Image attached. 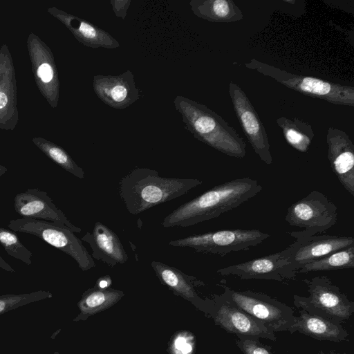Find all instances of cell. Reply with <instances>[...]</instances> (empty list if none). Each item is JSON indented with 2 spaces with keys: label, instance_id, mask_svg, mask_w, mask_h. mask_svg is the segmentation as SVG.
Masks as SVG:
<instances>
[{
  "label": "cell",
  "instance_id": "cell-1",
  "mask_svg": "<svg viewBox=\"0 0 354 354\" xmlns=\"http://www.w3.org/2000/svg\"><path fill=\"white\" fill-rule=\"evenodd\" d=\"M263 187L250 178L218 185L180 205L162 221L164 227H188L232 210L261 192Z\"/></svg>",
  "mask_w": 354,
  "mask_h": 354
},
{
  "label": "cell",
  "instance_id": "cell-2",
  "mask_svg": "<svg viewBox=\"0 0 354 354\" xmlns=\"http://www.w3.org/2000/svg\"><path fill=\"white\" fill-rule=\"evenodd\" d=\"M202 183L195 178L161 177L154 169L136 167L120 179L118 192L128 212L137 215L180 197Z\"/></svg>",
  "mask_w": 354,
  "mask_h": 354
},
{
  "label": "cell",
  "instance_id": "cell-3",
  "mask_svg": "<svg viewBox=\"0 0 354 354\" xmlns=\"http://www.w3.org/2000/svg\"><path fill=\"white\" fill-rule=\"evenodd\" d=\"M185 129L198 140L230 157L245 156L246 145L236 130L205 105L183 95L174 100Z\"/></svg>",
  "mask_w": 354,
  "mask_h": 354
},
{
  "label": "cell",
  "instance_id": "cell-4",
  "mask_svg": "<svg viewBox=\"0 0 354 354\" xmlns=\"http://www.w3.org/2000/svg\"><path fill=\"white\" fill-rule=\"evenodd\" d=\"M247 68L268 76L285 86L305 95L325 100L336 105L354 106V88L311 76L286 72L272 65L252 59Z\"/></svg>",
  "mask_w": 354,
  "mask_h": 354
},
{
  "label": "cell",
  "instance_id": "cell-5",
  "mask_svg": "<svg viewBox=\"0 0 354 354\" xmlns=\"http://www.w3.org/2000/svg\"><path fill=\"white\" fill-rule=\"evenodd\" d=\"M308 297L293 295V304L308 313L341 324L349 320L354 303L326 276L304 279Z\"/></svg>",
  "mask_w": 354,
  "mask_h": 354
},
{
  "label": "cell",
  "instance_id": "cell-6",
  "mask_svg": "<svg viewBox=\"0 0 354 354\" xmlns=\"http://www.w3.org/2000/svg\"><path fill=\"white\" fill-rule=\"evenodd\" d=\"M219 286L223 288L220 295L223 299L257 318L274 333L289 332L295 323L294 310L272 297L250 290H236L223 281Z\"/></svg>",
  "mask_w": 354,
  "mask_h": 354
},
{
  "label": "cell",
  "instance_id": "cell-7",
  "mask_svg": "<svg viewBox=\"0 0 354 354\" xmlns=\"http://www.w3.org/2000/svg\"><path fill=\"white\" fill-rule=\"evenodd\" d=\"M288 234L296 240L286 249L219 268L216 272L222 276H236L241 279L273 280L282 283L294 279L297 270L291 261V257L303 243V237L297 231Z\"/></svg>",
  "mask_w": 354,
  "mask_h": 354
},
{
  "label": "cell",
  "instance_id": "cell-8",
  "mask_svg": "<svg viewBox=\"0 0 354 354\" xmlns=\"http://www.w3.org/2000/svg\"><path fill=\"white\" fill-rule=\"evenodd\" d=\"M8 227L15 232L36 236L71 257L79 268L86 271L95 266V263L82 241L65 225L55 223L21 218L11 220Z\"/></svg>",
  "mask_w": 354,
  "mask_h": 354
},
{
  "label": "cell",
  "instance_id": "cell-9",
  "mask_svg": "<svg viewBox=\"0 0 354 354\" xmlns=\"http://www.w3.org/2000/svg\"><path fill=\"white\" fill-rule=\"evenodd\" d=\"M270 236L256 229L222 230L172 240L174 247L190 248L198 252L225 256L231 252L245 251Z\"/></svg>",
  "mask_w": 354,
  "mask_h": 354
},
{
  "label": "cell",
  "instance_id": "cell-10",
  "mask_svg": "<svg viewBox=\"0 0 354 354\" xmlns=\"http://www.w3.org/2000/svg\"><path fill=\"white\" fill-rule=\"evenodd\" d=\"M337 216V207L322 192L313 190L289 207L285 221L291 226L303 228L298 231L300 234L310 236L335 225Z\"/></svg>",
  "mask_w": 354,
  "mask_h": 354
},
{
  "label": "cell",
  "instance_id": "cell-11",
  "mask_svg": "<svg viewBox=\"0 0 354 354\" xmlns=\"http://www.w3.org/2000/svg\"><path fill=\"white\" fill-rule=\"evenodd\" d=\"M228 91L236 115L253 150L264 163L271 165L273 160L268 137L259 114L239 85L230 82Z\"/></svg>",
  "mask_w": 354,
  "mask_h": 354
},
{
  "label": "cell",
  "instance_id": "cell-12",
  "mask_svg": "<svg viewBox=\"0 0 354 354\" xmlns=\"http://www.w3.org/2000/svg\"><path fill=\"white\" fill-rule=\"evenodd\" d=\"M27 47L37 88L50 106L56 108L59 99L60 82L53 54L33 32L28 35Z\"/></svg>",
  "mask_w": 354,
  "mask_h": 354
},
{
  "label": "cell",
  "instance_id": "cell-13",
  "mask_svg": "<svg viewBox=\"0 0 354 354\" xmlns=\"http://www.w3.org/2000/svg\"><path fill=\"white\" fill-rule=\"evenodd\" d=\"M214 302L212 317L215 324L226 332L234 334L237 337L277 339L275 333L263 322L227 302L221 295H214Z\"/></svg>",
  "mask_w": 354,
  "mask_h": 354
},
{
  "label": "cell",
  "instance_id": "cell-14",
  "mask_svg": "<svg viewBox=\"0 0 354 354\" xmlns=\"http://www.w3.org/2000/svg\"><path fill=\"white\" fill-rule=\"evenodd\" d=\"M93 88L102 102L115 109H124L140 97V91L129 69L118 75H94Z\"/></svg>",
  "mask_w": 354,
  "mask_h": 354
},
{
  "label": "cell",
  "instance_id": "cell-15",
  "mask_svg": "<svg viewBox=\"0 0 354 354\" xmlns=\"http://www.w3.org/2000/svg\"><path fill=\"white\" fill-rule=\"evenodd\" d=\"M328 158L344 188L354 196V146L347 133L330 127L327 130Z\"/></svg>",
  "mask_w": 354,
  "mask_h": 354
},
{
  "label": "cell",
  "instance_id": "cell-16",
  "mask_svg": "<svg viewBox=\"0 0 354 354\" xmlns=\"http://www.w3.org/2000/svg\"><path fill=\"white\" fill-rule=\"evenodd\" d=\"M14 207L15 212L23 218L48 221L65 225L73 232H81V228L70 222L44 191L28 189L17 194L14 199Z\"/></svg>",
  "mask_w": 354,
  "mask_h": 354
},
{
  "label": "cell",
  "instance_id": "cell-17",
  "mask_svg": "<svg viewBox=\"0 0 354 354\" xmlns=\"http://www.w3.org/2000/svg\"><path fill=\"white\" fill-rule=\"evenodd\" d=\"M16 73L6 44L0 48V129L13 130L19 121Z\"/></svg>",
  "mask_w": 354,
  "mask_h": 354
},
{
  "label": "cell",
  "instance_id": "cell-18",
  "mask_svg": "<svg viewBox=\"0 0 354 354\" xmlns=\"http://www.w3.org/2000/svg\"><path fill=\"white\" fill-rule=\"evenodd\" d=\"M47 12L62 22L75 39L85 46L109 49H114L120 46L119 42L108 32L86 20L55 6L48 8Z\"/></svg>",
  "mask_w": 354,
  "mask_h": 354
},
{
  "label": "cell",
  "instance_id": "cell-19",
  "mask_svg": "<svg viewBox=\"0 0 354 354\" xmlns=\"http://www.w3.org/2000/svg\"><path fill=\"white\" fill-rule=\"evenodd\" d=\"M297 232L303 237V243L291 257L297 271L305 264L354 245L352 236L328 234L308 236Z\"/></svg>",
  "mask_w": 354,
  "mask_h": 354
},
{
  "label": "cell",
  "instance_id": "cell-20",
  "mask_svg": "<svg viewBox=\"0 0 354 354\" xmlns=\"http://www.w3.org/2000/svg\"><path fill=\"white\" fill-rule=\"evenodd\" d=\"M82 240L90 245L92 258L111 267L127 261V254L117 234L100 222H96L92 233L86 232Z\"/></svg>",
  "mask_w": 354,
  "mask_h": 354
},
{
  "label": "cell",
  "instance_id": "cell-21",
  "mask_svg": "<svg viewBox=\"0 0 354 354\" xmlns=\"http://www.w3.org/2000/svg\"><path fill=\"white\" fill-rule=\"evenodd\" d=\"M298 332L311 338L336 343L348 341L349 333L341 324L322 317L313 315L304 310H299L289 333Z\"/></svg>",
  "mask_w": 354,
  "mask_h": 354
},
{
  "label": "cell",
  "instance_id": "cell-22",
  "mask_svg": "<svg viewBox=\"0 0 354 354\" xmlns=\"http://www.w3.org/2000/svg\"><path fill=\"white\" fill-rule=\"evenodd\" d=\"M193 13L203 19L216 23H231L243 19L240 8L232 0H192Z\"/></svg>",
  "mask_w": 354,
  "mask_h": 354
},
{
  "label": "cell",
  "instance_id": "cell-23",
  "mask_svg": "<svg viewBox=\"0 0 354 354\" xmlns=\"http://www.w3.org/2000/svg\"><path fill=\"white\" fill-rule=\"evenodd\" d=\"M151 265L160 281L175 293L187 299L200 300L192 283L195 277L187 275L176 268L162 262L153 261Z\"/></svg>",
  "mask_w": 354,
  "mask_h": 354
},
{
  "label": "cell",
  "instance_id": "cell-24",
  "mask_svg": "<svg viewBox=\"0 0 354 354\" xmlns=\"http://www.w3.org/2000/svg\"><path fill=\"white\" fill-rule=\"evenodd\" d=\"M276 122L288 145L302 153L308 150L315 137L309 123L297 118L290 119L286 117L277 118Z\"/></svg>",
  "mask_w": 354,
  "mask_h": 354
},
{
  "label": "cell",
  "instance_id": "cell-25",
  "mask_svg": "<svg viewBox=\"0 0 354 354\" xmlns=\"http://www.w3.org/2000/svg\"><path fill=\"white\" fill-rule=\"evenodd\" d=\"M354 268V245L303 266L297 274Z\"/></svg>",
  "mask_w": 354,
  "mask_h": 354
},
{
  "label": "cell",
  "instance_id": "cell-26",
  "mask_svg": "<svg viewBox=\"0 0 354 354\" xmlns=\"http://www.w3.org/2000/svg\"><path fill=\"white\" fill-rule=\"evenodd\" d=\"M123 292L113 289H92L86 292L78 306L82 315H93L104 310L115 304Z\"/></svg>",
  "mask_w": 354,
  "mask_h": 354
},
{
  "label": "cell",
  "instance_id": "cell-27",
  "mask_svg": "<svg viewBox=\"0 0 354 354\" xmlns=\"http://www.w3.org/2000/svg\"><path fill=\"white\" fill-rule=\"evenodd\" d=\"M32 142L50 159L62 168L79 178H84V171L60 146L41 137H35Z\"/></svg>",
  "mask_w": 354,
  "mask_h": 354
},
{
  "label": "cell",
  "instance_id": "cell-28",
  "mask_svg": "<svg viewBox=\"0 0 354 354\" xmlns=\"http://www.w3.org/2000/svg\"><path fill=\"white\" fill-rule=\"evenodd\" d=\"M0 244L10 256L27 265L32 263V252L22 244L17 234L12 230L0 227Z\"/></svg>",
  "mask_w": 354,
  "mask_h": 354
},
{
  "label": "cell",
  "instance_id": "cell-29",
  "mask_svg": "<svg viewBox=\"0 0 354 354\" xmlns=\"http://www.w3.org/2000/svg\"><path fill=\"white\" fill-rule=\"evenodd\" d=\"M53 297L49 291L38 290L19 295L7 294L0 296V315L30 303Z\"/></svg>",
  "mask_w": 354,
  "mask_h": 354
},
{
  "label": "cell",
  "instance_id": "cell-30",
  "mask_svg": "<svg viewBox=\"0 0 354 354\" xmlns=\"http://www.w3.org/2000/svg\"><path fill=\"white\" fill-rule=\"evenodd\" d=\"M235 343L243 354H275L270 346L262 343L259 339L237 337Z\"/></svg>",
  "mask_w": 354,
  "mask_h": 354
},
{
  "label": "cell",
  "instance_id": "cell-31",
  "mask_svg": "<svg viewBox=\"0 0 354 354\" xmlns=\"http://www.w3.org/2000/svg\"><path fill=\"white\" fill-rule=\"evenodd\" d=\"M192 337L186 333H180L174 339L171 345L172 354H192L193 350Z\"/></svg>",
  "mask_w": 354,
  "mask_h": 354
},
{
  "label": "cell",
  "instance_id": "cell-32",
  "mask_svg": "<svg viewBox=\"0 0 354 354\" xmlns=\"http://www.w3.org/2000/svg\"><path fill=\"white\" fill-rule=\"evenodd\" d=\"M131 0H111L110 3L115 15L124 19L126 18L127 10L130 7Z\"/></svg>",
  "mask_w": 354,
  "mask_h": 354
},
{
  "label": "cell",
  "instance_id": "cell-33",
  "mask_svg": "<svg viewBox=\"0 0 354 354\" xmlns=\"http://www.w3.org/2000/svg\"><path fill=\"white\" fill-rule=\"evenodd\" d=\"M110 281L109 276L106 275L98 280L97 286L99 288L105 289L110 283Z\"/></svg>",
  "mask_w": 354,
  "mask_h": 354
},
{
  "label": "cell",
  "instance_id": "cell-34",
  "mask_svg": "<svg viewBox=\"0 0 354 354\" xmlns=\"http://www.w3.org/2000/svg\"><path fill=\"white\" fill-rule=\"evenodd\" d=\"M0 268L5 270L6 271L15 272V270L11 267L1 256H0Z\"/></svg>",
  "mask_w": 354,
  "mask_h": 354
},
{
  "label": "cell",
  "instance_id": "cell-35",
  "mask_svg": "<svg viewBox=\"0 0 354 354\" xmlns=\"http://www.w3.org/2000/svg\"><path fill=\"white\" fill-rule=\"evenodd\" d=\"M317 354H351L347 353H339L335 351H329L328 352H324L323 351H319Z\"/></svg>",
  "mask_w": 354,
  "mask_h": 354
},
{
  "label": "cell",
  "instance_id": "cell-36",
  "mask_svg": "<svg viewBox=\"0 0 354 354\" xmlns=\"http://www.w3.org/2000/svg\"><path fill=\"white\" fill-rule=\"evenodd\" d=\"M7 171V168L1 165H0V176L4 174Z\"/></svg>",
  "mask_w": 354,
  "mask_h": 354
},
{
  "label": "cell",
  "instance_id": "cell-37",
  "mask_svg": "<svg viewBox=\"0 0 354 354\" xmlns=\"http://www.w3.org/2000/svg\"><path fill=\"white\" fill-rule=\"evenodd\" d=\"M283 1L284 2H287V3H292V4L295 3V1H289V0H288V1Z\"/></svg>",
  "mask_w": 354,
  "mask_h": 354
}]
</instances>
